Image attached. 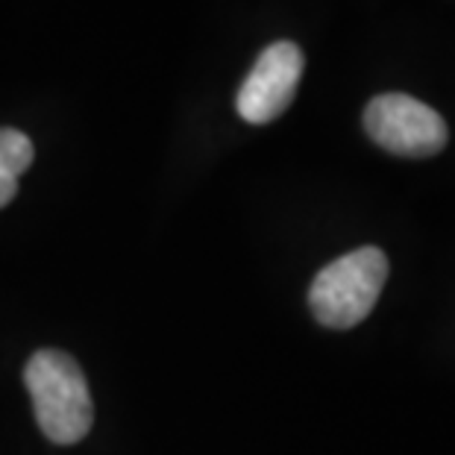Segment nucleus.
I'll list each match as a JSON object with an SVG mask.
<instances>
[{
    "mask_svg": "<svg viewBox=\"0 0 455 455\" xmlns=\"http://www.w3.org/2000/svg\"><path fill=\"white\" fill-rule=\"evenodd\" d=\"M38 429L53 443H76L92 429L94 409L80 364L68 353L38 350L24 371Z\"/></svg>",
    "mask_w": 455,
    "mask_h": 455,
    "instance_id": "f257e3e1",
    "label": "nucleus"
},
{
    "mask_svg": "<svg viewBox=\"0 0 455 455\" xmlns=\"http://www.w3.org/2000/svg\"><path fill=\"white\" fill-rule=\"evenodd\" d=\"M15 191H18V180L15 177H4V173H0V209H4L6 203H12Z\"/></svg>",
    "mask_w": 455,
    "mask_h": 455,
    "instance_id": "423d86ee",
    "label": "nucleus"
},
{
    "mask_svg": "<svg viewBox=\"0 0 455 455\" xmlns=\"http://www.w3.org/2000/svg\"><path fill=\"white\" fill-rule=\"evenodd\" d=\"M33 141L30 135H24L21 130H9L0 127V173L4 177H21V173L33 164Z\"/></svg>",
    "mask_w": 455,
    "mask_h": 455,
    "instance_id": "39448f33",
    "label": "nucleus"
},
{
    "mask_svg": "<svg viewBox=\"0 0 455 455\" xmlns=\"http://www.w3.org/2000/svg\"><path fill=\"white\" fill-rule=\"evenodd\" d=\"M388 279V256L379 247H358L329 261L308 288V308L329 329H353L373 312Z\"/></svg>",
    "mask_w": 455,
    "mask_h": 455,
    "instance_id": "f03ea898",
    "label": "nucleus"
},
{
    "mask_svg": "<svg viewBox=\"0 0 455 455\" xmlns=\"http://www.w3.org/2000/svg\"><path fill=\"white\" fill-rule=\"evenodd\" d=\"M303 51L294 42L267 44L238 89L235 109L241 118L256 127L276 121L291 106L303 80Z\"/></svg>",
    "mask_w": 455,
    "mask_h": 455,
    "instance_id": "20e7f679",
    "label": "nucleus"
},
{
    "mask_svg": "<svg viewBox=\"0 0 455 455\" xmlns=\"http://www.w3.org/2000/svg\"><path fill=\"white\" fill-rule=\"evenodd\" d=\"M364 130L394 156L426 159L447 148L450 130L432 106L409 94H379L364 109Z\"/></svg>",
    "mask_w": 455,
    "mask_h": 455,
    "instance_id": "7ed1b4c3",
    "label": "nucleus"
}]
</instances>
